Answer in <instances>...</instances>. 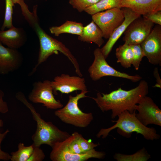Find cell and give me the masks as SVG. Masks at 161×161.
<instances>
[{
  "instance_id": "21",
  "label": "cell",
  "mask_w": 161,
  "mask_h": 161,
  "mask_svg": "<svg viewBox=\"0 0 161 161\" xmlns=\"http://www.w3.org/2000/svg\"><path fill=\"white\" fill-rule=\"evenodd\" d=\"M121 0H100L86 8L84 10L88 14L92 15L97 13L114 8L120 7Z\"/></svg>"
},
{
  "instance_id": "17",
  "label": "cell",
  "mask_w": 161,
  "mask_h": 161,
  "mask_svg": "<svg viewBox=\"0 0 161 161\" xmlns=\"http://www.w3.org/2000/svg\"><path fill=\"white\" fill-rule=\"evenodd\" d=\"M27 39L26 33L22 28L13 26L7 30H0V41L7 47L18 49L25 44Z\"/></svg>"
},
{
  "instance_id": "10",
  "label": "cell",
  "mask_w": 161,
  "mask_h": 161,
  "mask_svg": "<svg viewBox=\"0 0 161 161\" xmlns=\"http://www.w3.org/2000/svg\"><path fill=\"white\" fill-rule=\"evenodd\" d=\"M135 110L138 112L136 116L144 125L149 124L161 126V110L152 98L144 97L137 104Z\"/></svg>"
},
{
  "instance_id": "32",
  "label": "cell",
  "mask_w": 161,
  "mask_h": 161,
  "mask_svg": "<svg viewBox=\"0 0 161 161\" xmlns=\"http://www.w3.org/2000/svg\"><path fill=\"white\" fill-rule=\"evenodd\" d=\"M153 73L157 82V83L154 86V87L161 88V80L159 75L158 68L156 67L154 68Z\"/></svg>"
},
{
  "instance_id": "7",
  "label": "cell",
  "mask_w": 161,
  "mask_h": 161,
  "mask_svg": "<svg viewBox=\"0 0 161 161\" xmlns=\"http://www.w3.org/2000/svg\"><path fill=\"white\" fill-rule=\"evenodd\" d=\"M28 99L33 103H42L49 109H57L63 107L60 101L55 98L51 81L48 80L35 82Z\"/></svg>"
},
{
  "instance_id": "30",
  "label": "cell",
  "mask_w": 161,
  "mask_h": 161,
  "mask_svg": "<svg viewBox=\"0 0 161 161\" xmlns=\"http://www.w3.org/2000/svg\"><path fill=\"white\" fill-rule=\"evenodd\" d=\"M153 23L161 25V10L143 16Z\"/></svg>"
},
{
  "instance_id": "3",
  "label": "cell",
  "mask_w": 161,
  "mask_h": 161,
  "mask_svg": "<svg viewBox=\"0 0 161 161\" xmlns=\"http://www.w3.org/2000/svg\"><path fill=\"white\" fill-rule=\"evenodd\" d=\"M39 40V49L37 62L33 68L29 75H32L36 71L38 67L45 61L51 55L58 54L59 52L62 53L73 64L76 73L82 77L79 65L76 58L69 49L62 42L52 37L47 34L41 27L38 21L32 25Z\"/></svg>"
},
{
  "instance_id": "18",
  "label": "cell",
  "mask_w": 161,
  "mask_h": 161,
  "mask_svg": "<svg viewBox=\"0 0 161 161\" xmlns=\"http://www.w3.org/2000/svg\"><path fill=\"white\" fill-rule=\"evenodd\" d=\"M102 32L97 25L92 21L84 27L82 34L78 36V39L83 42H93L100 47L104 43Z\"/></svg>"
},
{
  "instance_id": "31",
  "label": "cell",
  "mask_w": 161,
  "mask_h": 161,
  "mask_svg": "<svg viewBox=\"0 0 161 161\" xmlns=\"http://www.w3.org/2000/svg\"><path fill=\"white\" fill-rule=\"evenodd\" d=\"M4 96L3 92L0 89V114L6 113L9 111L7 104L4 99Z\"/></svg>"
},
{
  "instance_id": "1",
  "label": "cell",
  "mask_w": 161,
  "mask_h": 161,
  "mask_svg": "<svg viewBox=\"0 0 161 161\" xmlns=\"http://www.w3.org/2000/svg\"><path fill=\"white\" fill-rule=\"evenodd\" d=\"M148 90V83L141 80L136 87L130 90L120 88L108 94L97 92L96 97L90 98L103 112L111 111V118L114 119L125 111L131 113L136 111V105L147 95Z\"/></svg>"
},
{
  "instance_id": "19",
  "label": "cell",
  "mask_w": 161,
  "mask_h": 161,
  "mask_svg": "<svg viewBox=\"0 0 161 161\" xmlns=\"http://www.w3.org/2000/svg\"><path fill=\"white\" fill-rule=\"evenodd\" d=\"M84 26L81 23L67 21L59 26H52L49 28L51 33L56 36L64 33H68L81 35L83 33Z\"/></svg>"
},
{
  "instance_id": "25",
  "label": "cell",
  "mask_w": 161,
  "mask_h": 161,
  "mask_svg": "<svg viewBox=\"0 0 161 161\" xmlns=\"http://www.w3.org/2000/svg\"><path fill=\"white\" fill-rule=\"evenodd\" d=\"M132 49L134 58L132 65L135 69H139L143 58L145 56L144 52L140 44L130 45Z\"/></svg>"
},
{
  "instance_id": "5",
  "label": "cell",
  "mask_w": 161,
  "mask_h": 161,
  "mask_svg": "<svg viewBox=\"0 0 161 161\" xmlns=\"http://www.w3.org/2000/svg\"><path fill=\"white\" fill-rule=\"evenodd\" d=\"M88 92V91H83L75 96L70 95L66 104L55 111V115L63 122L75 127L83 128L88 126L93 119V114L83 112L78 106L80 99L88 97L86 95Z\"/></svg>"
},
{
  "instance_id": "13",
  "label": "cell",
  "mask_w": 161,
  "mask_h": 161,
  "mask_svg": "<svg viewBox=\"0 0 161 161\" xmlns=\"http://www.w3.org/2000/svg\"><path fill=\"white\" fill-rule=\"evenodd\" d=\"M51 82L53 94L55 95L57 91L68 94L77 90L87 91L85 79L79 76L62 74L55 76Z\"/></svg>"
},
{
  "instance_id": "12",
  "label": "cell",
  "mask_w": 161,
  "mask_h": 161,
  "mask_svg": "<svg viewBox=\"0 0 161 161\" xmlns=\"http://www.w3.org/2000/svg\"><path fill=\"white\" fill-rule=\"evenodd\" d=\"M49 157L52 161H85L91 158L103 159L105 153L93 148L81 154H74L66 149L63 141L56 143L52 148Z\"/></svg>"
},
{
  "instance_id": "22",
  "label": "cell",
  "mask_w": 161,
  "mask_h": 161,
  "mask_svg": "<svg viewBox=\"0 0 161 161\" xmlns=\"http://www.w3.org/2000/svg\"><path fill=\"white\" fill-rule=\"evenodd\" d=\"M34 146L32 145L26 146L24 143H20L18 145V150L10 153L11 161H27L32 154Z\"/></svg>"
},
{
  "instance_id": "23",
  "label": "cell",
  "mask_w": 161,
  "mask_h": 161,
  "mask_svg": "<svg viewBox=\"0 0 161 161\" xmlns=\"http://www.w3.org/2000/svg\"><path fill=\"white\" fill-rule=\"evenodd\" d=\"M114 158L117 161H146L151 158V156L145 149L143 148L132 154L116 153Z\"/></svg>"
},
{
  "instance_id": "6",
  "label": "cell",
  "mask_w": 161,
  "mask_h": 161,
  "mask_svg": "<svg viewBox=\"0 0 161 161\" xmlns=\"http://www.w3.org/2000/svg\"><path fill=\"white\" fill-rule=\"evenodd\" d=\"M93 53L94 59L88 69L90 77L93 81H97L102 77L107 76L125 78L134 82L142 79V77L140 75H129L117 71L111 66L106 61L99 48L95 49Z\"/></svg>"
},
{
  "instance_id": "15",
  "label": "cell",
  "mask_w": 161,
  "mask_h": 161,
  "mask_svg": "<svg viewBox=\"0 0 161 161\" xmlns=\"http://www.w3.org/2000/svg\"><path fill=\"white\" fill-rule=\"evenodd\" d=\"M121 9L124 14V21L115 29L106 44L100 49L106 59L108 57L115 43L123 33L129 24L135 19L141 16L129 8L122 7Z\"/></svg>"
},
{
  "instance_id": "8",
  "label": "cell",
  "mask_w": 161,
  "mask_h": 161,
  "mask_svg": "<svg viewBox=\"0 0 161 161\" xmlns=\"http://www.w3.org/2000/svg\"><path fill=\"white\" fill-rule=\"evenodd\" d=\"M92 21L102 31L103 37L109 39L113 32L124 20L121 8L116 7L92 15Z\"/></svg>"
},
{
  "instance_id": "28",
  "label": "cell",
  "mask_w": 161,
  "mask_h": 161,
  "mask_svg": "<svg viewBox=\"0 0 161 161\" xmlns=\"http://www.w3.org/2000/svg\"><path fill=\"white\" fill-rule=\"evenodd\" d=\"M3 125V122L2 120L0 119V160L7 161L10 160L11 156L8 153L2 151L1 148L2 142L10 132V130L7 129L4 132L0 131Z\"/></svg>"
},
{
  "instance_id": "9",
  "label": "cell",
  "mask_w": 161,
  "mask_h": 161,
  "mask_svg": "<svg viewBox=\"0 0 161 161\" xmlns=\"http://www.w3.org/2000/svg\"><path fill=\"white\" fill-rule=\"evenodd\" d=\"M154 23L141 16L133 20L123 34L124 44L132 45L140 44L150 33Z\"/></svg>"
},
{
  "instance_id": "20",
  "label": "cell",
  "mask_w": 161,
  "mask_h": 161,
  "mask_svg": "<svg viewBox=\"0 0 161 161\" xmlns=\"http://www.w3.org/2000/svg\"><path fill=\"white\" fill-rule=\"evenodd\" d=\"M115 54L117 62L120 63L123 67L127 69L131 66L134 55L130 45L124 44L119 46L116 49Z\"/></svg>"
},
{
  "instance_id": "27",
  "label": "cell",
  "mask_w": 161,
  "mask_h": 161,
  "mask_svg": "<svg viewBox=\"0 0 161 161\" xmlns=\"http://www.w3.org/2000/svg\"><path fill=\"white\" fill-rule=\"evenodd\" d=\"M78 140L81 150L85 153L95 148L99 145V144L94 143L91 140L85 139L79 133L78 135Z\"/></svg>"
},
{
  "instance_id": "2",
  "label": "cell",
  "mask_w": 161,
  "mask_h": 161,
  "mask_svg": "<svg viewBox=\"0 0 161 161\" xmlns=\"http://www.w3.org/2000/svg\"><path fill=\"white\" fill-rule=\"evenodd\" d=\"M16 97L29 109L36 123V130L32 136L34 146L40 147L42 145L46 144L52 148L56 143L65 140L70 135L67 132L59 129L52 122L43 119L23 93L18 92Z\"/></svg>"
},
{
  "instance_id": "4",
  "label": "cell",
  "mask_w": 161,
  "mask_h": 161,
  "mask_svg": "<svg viewBox=\"0 0 161 161\" xmlns=\"http://www.w3.org/2000/svg\"><path fill=\"white\" fill-rule=\"evenodd\" d=\"M136 112L132 113L126 110L118 115V120L113 121L115 124L106 129H102L96 135L98 138H106L110 132L113 130L117 129L119 134L129 137L133 132L141 134L145 139L153 140L159 139L160 136L157 133L155 129L149 128L142 124L136 116Z\"/></svg>"
},
{
  "instance_id": "33",
  "label": "cell",
  "mask_w": 161,
  "mask_h": 161,
  "mask_svg": "<svg viewBox=\"0 0 161 161\" xmlns=\"http://www.w3.org/2000/svg\"><path fill=\"white\" fill-rule=\"evenodd\" d=\"M12 1L14 4H18L20 5L21 7L25 4L24 0H12Z\"/></svg>"
},
{
  "instance_id": "16",
  "label": "cell",
  "mask_w": 161,
  "mask_h": 161,
  "mask_svg": "<svg viewBox=\"0 0 161 161\" xmlns=\"http://www.w3.org/2000/svg\"><path fill=\"white\" fill-rule=\"evenodd\" d=\"M120 7H127L139 15L161 10V0H121Z\"/></svg>"
},
{
  "instance_id": "11",
  "label": "cell",
  "mask_w": 161,
  "mask_h": 161,
  "mask_svg": "<svg viewBox=\"0 0 161 161\" xmlns=\"http://www.w3.org/2000/svg\"><path fill=\"white\" fill-rule=\"evenodd\" d=\"M140 45L149 62L154 65L161 66V25L156 26Z\"/></svg>"
},
{
  "instance_id": "24",
  "label": "cell",
  "mask_w": 161,
  "mask_h": 161,
  "mask_svg": "<svg viewBox=\"0 0 161 161\" xmlns=\"http://www.w3.org/2000/svg\"><path fill=\"white\" fill-rule=\"evenodd\" d=\"M14 4L12 0H5V10L3 23L1 30H4L5 28L8 29L13 26L12 23L13 7Z\"/></svg>"
},
{
  "instance_id": "29",
  "label": "cell",
  "mask_w": 161,
  "mask_h": 161,
  "mask_svg": "<svg viewBox=\"0 0 161 161\" xmlns=\"http://www.w3.org/2000/svg\"><path fill=\"white\" fill-rule=\"evenodd\" d=\"M45 157L44 152L40 147L34 146L33 151L27 161H42Z\"/></svg>"
},
{
  "instance_id": "14",
  "label": "cell",
  "mask_w": 161,
  "mask_h": 161,
  "mask_svg": "<svg viewBox=\"0 0 161 161\" xmlns=\"http://www.w3.org/2000/svg\"><path fill=\"white\" fill-rule=\"evenodd\" d=\"M0 41V74H7L18 69L23 61L18 49L5 47Z\"/></svg>"
},
{
  "instance_id": "26",
  "label": "cell",
  "mask_w": 161,
  "mask_h": 161,
  "mask_svg": "<svg viewBox=\"0 0 161 161\" xmlns=\"http://www.w3.org/2000/svg\"><path fill=\"white\" fill-rule=\"evenodd\" d=\"M100 0H69V3L74 9L80 12Z\"/></svg>"
}]
</instances>
